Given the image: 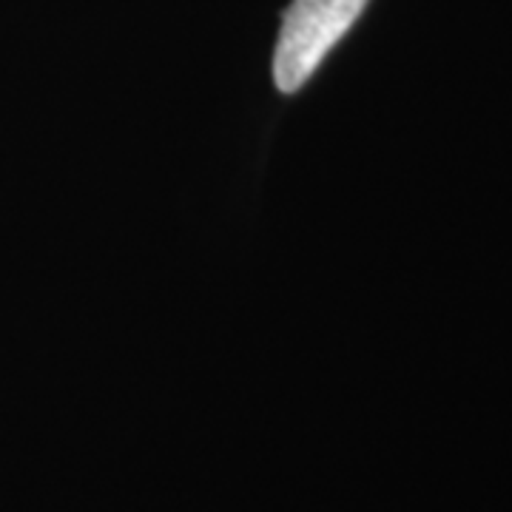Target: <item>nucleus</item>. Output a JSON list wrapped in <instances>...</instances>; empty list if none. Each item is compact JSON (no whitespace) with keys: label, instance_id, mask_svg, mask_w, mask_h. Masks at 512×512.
Returning a JSON list of instances; mask_svg holds the SVG:
<instances>
[{"label":"nucleus","instance_id":"f257e3e1","mask_svg":"<svg viewBox=\"0 0 512 512\" xmlns=\"http://www.w3.org/2000/svg\"><path fill=\"white\" fill-rule=\"evenodd\" d=\"M365 6L367 0H293L276 40V89L285 94L302 89Z\"/></svg>","mask_w":512,"mask_h":512}]
</instances>
